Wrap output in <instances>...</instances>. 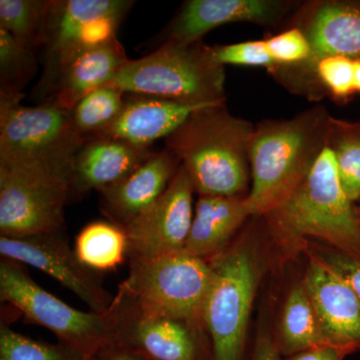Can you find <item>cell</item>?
Listing matches in <instances>:
<instances>
[{"mask_svg": "<svg viewBox=\"0 0 360 360\" xmlns=\"http://www.w3.org/2000/svg\"><path fill=\"white\" fill-rule=\"evenodd\" d=\"M255 127L232 115L225 104L195 111L165 139L200 195H241L250 181Z\"/></svg>", "mask_w": 360, "mask_h": 360, "instance_id": "6da1fadb", "label": "cell"}, {"mask_svg": "<svg viewBox=\"0 0 360 360\" xmlns=\"http://www.w3.org/2000/svg\"><path fill=\"white\" fill-rule=\"evenodd\" d=\"M331 116L314 108L288 120L255 127L250 160L252 188L246 196L251 215H266L292 193L328 146Z\"/></svg>", "mask_w": 360, "mask_h": 360, "instance_id": "7a4b0ae2", "label": "cell"}, {"mask_svg": "<svg viewBox=\"0 0 360 360\" xmlns=\"http://www.w3.org/2000/svg\"><path fill=\"white\" fill-rule=\"evenodd\" d=\"M266 217L284 238L314 236L360 259L359 217L341 186L328 146L300 186Z\"/></svg>", "mask_w": 360, "mask_h": 360, "instance_id": "3957f363", "label": "cell"}, {"mask_svg": "<svg viewBox=\"0 0 360 360\" xmlns=\"http://www.w3.org/2000/svg\"><path fill=\"white\" fill-rule=\"evenodd\" d=\"M224 66L210 46L165 41L143 58L130 60L110 82L124 94H144L188 105L225 103Z\"/></svg>", "mask_w": 360, "mask_h": 360, "instance_id": "277c9868", "label": "cell"}, {"mask_svg": "<svg viewBox=\"0 0 360 360\" xmlns=\"http://www.w3.org/2000/svg\"><path fill=\"white\" fill-rule=\"evenodd\" d=\"M25 94H0V162L39 165L73 175L85 139L71 110L53 101L21 103Z\"/></svg>", "mask_w": 360, "mask_h": 360, "instance_id": "5b68a950", "label": "cell"}, {"mask_svg": "<svg viewBox=\"0 0 360 360\" xmlns=\"http://www.w3.org/2000/svg\"><path fill=\"white\" fill-rule=\"evenodd\" d=\"M117 295L146 314L203 324L202 312L213 277L210 262L186 251L131 259Z\"/></svg>", "mask_w": 360, "mask_h": 360, "instance_id": "8992f818", "label": "cell"}, {"mask_svg": "<svg viewBox=\"0 0 360 360\" xmlns=\"http://www.w3.org/2000/svg\"><path fill=\"white\" fill-rule=\"evenodd\" d=\"M134 1L129 0H51L44 40L42 73L33 94L44 103L59 73L78 54L117 39L116 32Z\"/></svg>", "mask_w": 360, "mask_h": 360, "instance_id": "52a82bcc", "label": "cell"}, {"mask_svg": "<svg viewBox=\"0 0 360 360\" xmlns=\"http://www.w3.org/2000/svg\"><path fill=\"white\" fill-rule=\"evenodd\" d=\"M0 300L28 321L49 329L58 342L84 359L94 357L101 347L116 340L110 314L73 309L35 283L20 264L6 258L0 262Z\"/></svg>", "mask_w": 360, "mask_h": 360, "instance_id": "ba28073f", "label": "cell"}, {"mask_svg": "<svg viewBox=\"0 0 360 360\" xmlns=\"http://www.w3.org/2000/svg\"><path fill=\"white\" fill-rule=\"evenodd\" d=\"M70 174L0 162V236L20 238L63 229Z\"/></svg>", "mask_w": 360, "mask_h": 360, "instance_id": "9c48e42d", "label": "cell"}, {"mask_svg": "<svg viewBox=\"0 0 360 360\" xmlns=\"http://www.w3.org/2000/svg\"><path fill=\"white\" fill-rule=\"evenodd\" d=\"M210 262L213 277L202 321L210 335L213 360H243L257 267L245 248L222 251Z\"/></svg>", "mask_w": 360, "mask_h": 360, "instance_id": "30bf717a", "label": "cell"}, {"mask_svg": "<svg viewBox=\"0 0 360 360\" xmlns=\"http://www.w3.org/2000/svg\"><path fill=\"white\" fill-rule=\"evenodd\" d=\"M0 255L49 274L78 296L90 311L110 314L115 297L103 288L101 274L79 262L63 229L20 238L0 236Z\"/></svg>", "mask_w": 360, "mask_h": 360, "instance_id": "8fae6325", "label": "cell"}, {"mask_svg": "<svg viewBox=\"0 0 360 360\" xmlns=\"http://www.w3.org/2000/svg\"><path fill=\"white\" fill-rule=\"evenodd\" d=\"M194 188L180 165L174 179L148 212L123 227L129 260L146 259L184 251L193 220Z\"/></svg>", "mask_w": 360, "mask_h": 360, "instance_id": "7c38bea8", "label": "cell"}, {"mask_svg": "<svg viewBox=\"0 0 360 360\" xmlns=\"http://www.w3.org/2000/svg\"><path fill=\"white\" fill-rule=\"evenodd\" d=\"M116 340L150 360H213L196 335V326L146 314L127 298L116 295L110 309Z\"/></svg>", "mask_w": 360, "mask_h": 360, "instance_id": "4fadbf2b", "label": "cell"}, {"mask_svg": "<svg viewBox=\"0 0 360 360\" xmlns=\"http://www.w3.org/2000/svg\"><path fill=\"white\" fill-rule=\"evenodd\" d=\"M290 4L276 0H188L180 7L163 34V42L195 44L219 26L234 22L272 25Z\"/></svg>", "mask_w": 360, "mask_h": 360, "instance_id": "5bb4252c", "label": "cell"}, {"mask_svg": "<svg viewBox=\"0 0 360 360\" xmlns=\"http://www.w3.org/2000/svg\"><path fill=\"white\" fill-rule=\"evenodd\" d=\"M303 285L328 345L349 354L360 349V300L354 291L319 259L310 262Z\"/></svg>", "mask_w": 360, "mask_h": 360, "instance_id": "9a60e30c", "label": "cell"}, {"mask_svg": "<svg viewBox=\"0 0 360 360\" xmlns=\"http://www.w3.org/2000/svg\"><path fill=\"white\" fill-rule=\"evenodd\" d=\"M179 167L167 148L153 153L131 174L99 191L104 217L122 227L131 224L160 200Z\"/></svg>", "mask_w": 360, "mask_h": 360, "instance_id": "2e32d148", "label": "cell"}, {"mask_svg": "<svg viewBox=\"0 0 360 360\" xmlns=\"http://www.w3.org/2000/svg\"><path fill=\"white\" fill-rule=\"evenodd\" d=\"M153 153L150 148L103 135L86 139L75 158L70 200L112 186L141 167Z\"/></svg>", "mask_w": 360, "mask_h": 360, "instance_id": "e0dca14e", "label": "cell"}, {"mask_svg": "<svg viewBox=\"0 0 360 360\" xmlns=\"http://www.w3.org/2000/svg\"><path fill=\"white\" fill-rule=\"evenodd\" d=\"M208 106L212 105H188L160 97L127 94L122 113L98 135L150 148L158 139L165 141L176 131L195 111Z\"/></svg>", "mask_w": 360, "mask_h": 360, "instance_id": "ac0fdd59", "label": "cell"}, {"mask_svg": "<svg viewBox=\"0 0 360 360\" xmlns=\"http://www.w3.org/2000/svg\"><path fill=\"white\" fill-rule=\"evenodd\" d=\"M309 40L307 65L330 56L360 58V1H326L315 6L300 28Z\"/></svg>", "mask_w": 360, "mask_h": 360, "instance_id": "d6986e66", "label": "cell"}, {"mask_svg": "<svg viewBox=\"0 0 360 360\" xmlns=\"http://www.w3.org/2000/svg\"><path fill=\"white\" fill-rule=\"evenodd\" d=\"M129 60L117 39L82 52L59 73L45 101L71 110L86 94L110 84Z\"/></svg>", "mask_w": 360, "mask_h": 360, "instance_id": "ffe728a7", "label": "cell"}, {"mask_svg": "<svg viewBox=\"0 0 360 360\" xmlns=\"http://www.w3.org/2000/svg\"><path fill=\"white\" fill-rule=\"evenodd\" d=\"M250 215L246 196L200 195L184 251L212 259Z\"/></svg>", "mask_w": 360, "mask_h": 360, "instance_id": "44dd1931", "label": "cell"}, {"mask_svg": "<svg viewBox=\"0 0 360 360\" xmlns=\"http://www.w3.org/2000/svg\"><path fill=\"white\" fill-rule=\"evenodd\" d=\"M73 248L79 262L98 274L115 270L129 259L127 232L110 220L85 225L77 234Z\"/></svg>", "mask_w": 360, "mask_h": 360, "instance_id": "7402d4cb", "label": "cell"}, {"mask_svg": "<svg viewBox=\"0 0 360 360\" xmlns=\"http://www.w3.org/2000/svg\"><path fill=\"white\" fill-rule=\"evenodd\" d=\"M326 345L328 342L309 293L303 283L296 285L288 295L284 307L281 340L276 343L279 352L292 356Z\"/></svg>", "mask_w": 360, "mask_h": 360, "instance_id": "603a6c76", "label": "cell"}, {"mask_svg": "<svg viewBox=\"0 0 360 360\" xmlns=\"http://www.w3.org/2000/svg\"><path fill=\"white\" fill-rule=\"evenodd\" d=\"M328 146L335 155L341 186L350 200L360 198V120H329Z\"/></svg>", "mask_w": 360, "mask_h": 360, "instance_id": "cb8c5ba5", "label": "cell"}, {"mask_svg": "<svg viewBox=\"0 0 360 360\" xmlns=\"http://www.w3.org/2000/svg\"><path fill=\"white\" fill-rule=\"evenodd\" d=\"M51 0H0V28L33 51L41 49Z\"/></svg>", "mask_w": 360, "mask_h": 360, "instance_id": "d4e9b609", "label": "cell"}, {"mask_svg": "<svg viewBox=\"0 0 360 360\" xmlns=\"http://www.w3.org/2000/svg\"><path fill=\"white\" fill-rule=\"evenodd\" d=\"M125 97L127 94L122 90L110 85L86 94L71 110L73 125L78 134L86 141L103 132L122 113Z\"/></svg>", "mask_w": 360, "mask_h": 360, "instance_id": "484cf974", "label": "cell"}, {"mask_svg": "<svg viewBox=\"0 0 360 360\" xmlns=\"http://www.w3.org/2000/svg\"><path fill=\"white\" fill-rule=\"evenodd\" d=\"M37 70V52L22 46L0 28V94H22Z\"/></svg>", "mask_w": 360, "mask_h": 360, "instance_id": "4316f807", "label": "cell"}, {"mask_svg": "<svg viewBox=\"0 0 360 360\" xmlns=\"http://www.w3.org/2000/svg\"><path fill=\"white\" fill-rule=\"evenodd\" d=\"M63 343L35 340L16 333L6 324L0 328V360H84Z\"/></svg>", "mask_w": 360, "mask_h": 360, "instance_id": "83f0119b", "label": "cell"}, {"mask_svg": "<svg viewBox=\"0 0 360 360\" xmlns=\"http://www.w3.org/2000/svg\"><path fill=\"white\" fill-rule=\"evenodd\" d=\"M210 54L221 65H276L270 56L265 40L239 42V44L210 46Z\"/></svg>", "mask_w": 360, "mask_h": 360, "instance_id": "f1b7e54d", "label": "cell"}, {"mask_svg": "<svg viewBox=\"0 0 360 360\" xmlns=\"http://www.w3.org/2000/svg\"><path fill=\"white\" fill-rule=\"evenodd\" d=\"M315 68L317 77L336 98L347 99L354 94V59L330 56L319 60Z\"/></svg>", "mask_w": 360, "mask_h": 360, "instance_id": "f546056e", "label": "cell"}, {"mask_svg": "<svg viewBox=\"0 0 360 360\" xmlns=\"http://www.w3.org/2000/svg\"><path fill=\"white\" fill-rule=\"evenodd\" d=\"M267 49L276 65L307 63L311 56L309 40L300 28H291L265 40Z\"/></svg>", "mask_w": 360, "mask_h": 360, "instance_id": "4dcf8cb0", "label": "cell"}, {"mask_svg": "<svg viewBox=\"0 0 360 360\" xmlns=\"http://www.w3.org/2000/svg\"><path fill=\"white\" fill-rule=\"evenodd\" d=\"M317 259L342 279L360 300V259L340 250H326Z\"/></svg>", "mask_w": 360, "mask_h": 360, "instance_id": "1f68e13d", "label": "cell"}, {"mask_svg": "<svg viewBox=\"0 0 360 360\" xmlns=\"http://www.w3.org/2000/svg\"><path fill=\"white\" fill-rule=\"evenodd\" d=\"M94 357V360H150L141 352L117 340L104 345Z\"/></svg>", "mask_w": 360, "mask_h": 360, "instance_id": "d6a6232c", "label": "cell"}, {"mask_svg": "<svg viewBox=\"0 0 360 360\" xmlns=\"http://www.w3.org/2000/svg\"><path fill=\"white\" fill-rule=\"evenodd\" d=\"M348 354L342 348L326 345L300 352L286 360H343Z\"/></svg>", "mask_w": 360, "mask_h": 360, "instance_id": "836d02e7", "label": "cell"}, {"mask_svg": "<svg viewBox=\"0 0 360 360\" xmlns=\"http://www.w3.org/2000/svg\"><path fill=\"white\" fill-rule=\"evenodd\" d=\"M251 360H283L276 343L269 335H260Z\"/></svg>", "mask_w": 360, "mask_h": 360, "instance_id": "e575fe53", "label": "cell"}, {"mask_svg": "<svg viewBox=\"0 0 360 360\" xmlns=\"http://www.w3.org/2000/svg\"><path fill=\"white\" fill-rule=\"evenodd\" d=\"M355 92H360V58L354 59Z\"/></svg>", "mask_w": 360, "mask_h": 360, "instance_id": "d590c367", "label": "cell"}, {"mask_svg": "<svg viewBox=\"0 0 360 360\" xmlns=\"http://www.w3.org/2000/svg\"><path fill=\"white\" fill-rule=\"evenodd\" d=\"M356 212H357V214H359V219H360V208H359V210H356Z\"/></svg>", "mask_w": 360, "mask_h": 360, "instance_id": "8d00e7d4", "label": "cell"}, {"mask_svg": "<svg viewBox=\"0 0 360 360\" xmlns=\"http://www.w3.org/2000/svg\"><path fill=\"white\" fill-rule=\"evenodd\" d=\"M84 360H94V357H89V359H84Z\"/></svg>", "mask_w": 360, "mask_h": 360, "instance_id": "74e56055", "label": "cell"}]
</instances>
